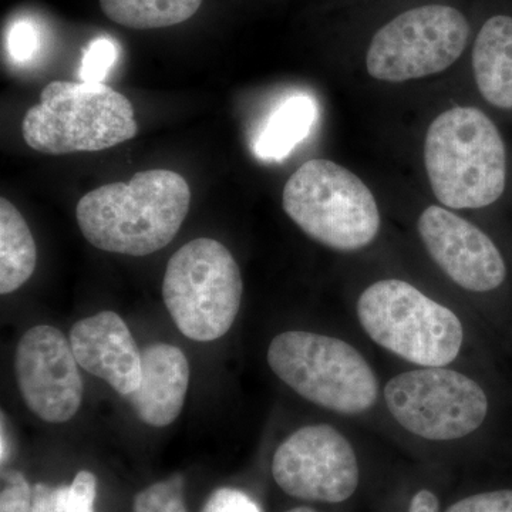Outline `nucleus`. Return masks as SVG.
Masks as SVG:
<instances>
[{
  "mask_svg": "<svg viewBox=\"0 0 512 512\" xmlns=\"http://www.w3.org/2000/svg\"><path fill=\"white\" fill-rule=\"evenodd\" d=\"M137 131L130 100L113 87L62 80L47 84L22 124L26 144L50 156L106 150Z\"/></svg>",
  "mask_w": 512,
  "mask_h": 512,
  "instance_id": "3",
  "label": "nucleus"
},
{
  "mask_svg": "<svg viewBox=\"0 0 512 512\" xmlns=\"http://www.w3.org/2000/svg\"><path fill=\"white\" fill-rule=\"evenodd\" d=\"M66 485L49 487L36 484L33 487L32 510L30 512H66Z\"/></svg>",
  "mask_w": 512,
  "mask_h": 512,
  "instance_id": "26",
  "label": "nucleus"
},
{
  "mask_svg": "<svg viewBox=\"0 0 512 512\" xmlns=\"http://www.w3.org/2000/svg\"><path fill=\"white\" fill-rule=\"evenodd\" d=\"M446 512H512V490L471 495L451 505Z\"/></svg>",
  "mask_w": 512,
  "mask_h": 512,
  "instance_id": "23",
  "label": "nucleus"
},
{
  "mask_svg": "<svg viewBox=\"0 0 512 512\" xmlns=\"http://www.w3.org/2000/svg\"><path fill=\"white\" fill-rule=\"evenodd\" d=\"M117 46L110 39H96L84 52L80 79L87 83H104L117 60Z\"/></svg>",
  "mask_w": 512,
  "mask_h": 512,
  "instance_id": "20",
  "label": "nucleus"
},
{
  "mask_svg": "<svg viewBox=\"0 0 512 512\" xmlns=\"http://www.w3.org/2000/svg\"><path fill=\"white\" fill-rule=\"evenodd\" d=\"M37 264L32 232L18 208L0 198V293L18 291L29 281Z\"/></svg>",
  "mask_w": 512,
  "mask_h": 512,
  "instance_id": "17",
  "label": "nucleus"
},
{
  "mask_svg": "<svg viewBox=\"0 0 512 512\" xmlns=\"http://www.w3.org/2000/svg\"><path fill=\"white\" fill-rule=\"evenodd\" d=\"M79 366L127 397L141 382V352L126 322L104 311L79 320L70 333Z\"/></svg>",
  "mask_w": 512,
  "mask_h": 512,
  "instance_id": "13",
  "label": "nucleus"
},
{
  "mask_svg": "<svg viewBox=\"0 0 512 512\" xmlns=\"http://www.w3.org/2000/svg\"><path fill=\"white\" fill-rule=\"evenodd\" d=\"M286 512H316V511H313L312 508H308V507H298V508H293V510H289Z\"/></svg>",
  "mask_w": 512,
  "mask_h": 512,
  "instance_id": "29",
  "label": "nucleus"
},
{
  "mask_svg": "<svg viewBox=\"0 0 512 512\" xmlns=\"http://www.w3.org/2000/svg\"><path fill=\"white\" fill-rule=\"evenodd\" d=\"M33 490L20 471H2L0 512H30Z\"/></svg>",
  "mask_w": 512,
  "mask_h": 512,
  "instance_id": "21",
  "label": "nucleus"
},
{
  "mask_svg": "<svg viewBox=\"0 0 512 512\" xmlns=\"http://www.w3.org/2000/svg\"><path fill=\"white\" fill-rule=\"evenodd\" d=\"M282 205L308 237L338 251H357L375 241L380 212L375 197L352 171L315 158L289 178Z\"/></svg>",
  "mask_w": 512,
  "mask_h": 512,
  "instance_id": "4",
  "label": "nucleus"
},
{
  "mask_svg": "<svg viewBox=\"0 0 512 512\" xmlns=\"http://www.w3.org/2000/svg\"><path fill=\"white\" fill-rule=\"evenodd\" d=\"M72 345L53 326L26 330L15 353L23 402L47 423H66L79 412L83 380Z\"/></svg>",
  "mask_w": 512,
  "mask_h": 512,
  "instance_id": "11",
  "label": "nucleus"
},
{
  "mask_svg": "<svg viewBox=\"0 0 512 512\" xmlns=\"http://www.w3.org/2000/svg\"><path fill=\"white\" fill-rule=\"evenodd\" d=\"M272 476L299 500L343 503L359 484L355 450L328 424L302 427L276 448Z\"/></svg>",
  "mask_w": 512,
  "mask_h": 512,
  "instance_id": "10",
  "label": "nucleus"
},
{
  "mask_svg": "<svg viewBox=\"0 0 512 512\" xmlns=\"http://www.w3.org/2000/svg\"><path fill=\"white\" fill-rule=\"evenodd\" d=\"M409 512H440L439 500L431 491L421 490L414 495Z\"/></svg>",
  "mask_w": 512,
  "mask_h": 512,
  "instance_id": "27",
  "label": "nucleus"
},
{
  "mask_svg": "<svg viewBox=\"0 0 512 512\" xmlns=\"http://www.w3.org/2000/svg\"><path fill=\"white\" fill-rule=\"evenodd\" d=\"M268 363L303 399L342 414L375 406L379 386L365 357L343 340L289 330L272 340Z\"/></svg>",
  "mask_w": 512,
  "mask_h": 512,
  "instance_id": "7",
  "label": "nucleus"
},
{
  "mask_svg": "<svg viewBox=\"0 0 512 512\" xmlns=\"http://www.w3.org/2000/svg\"><path fill=\"white\" fill-rule=\"evenodd\" d=\"M190 386V365L183 350L156 343L141 352V382L126 399L148 426H170L178 419Z\"/></svg>",
  "mask_w": 512,
  "mask_h": 512,
  "instance_id": "14",
  "label": "nucleus"
},
{
  "mask_svg": "<svg viewBox=\"0 0 512 512\" xmlns=\"http://www.w3.org/2000/svg\"><path fill=\"white\" fill-rule=\"evenodd\" d=\"M318 119L315 100L306 94L286 97L269 114L255 138L254 151L264 161H282L311 134Z\"/></svg>",
  "mask_w": 512,
  "mask_h": 512,
  "instance_id": "16",
  "label": "nucleus"
},
{
  "mask_svg": "<svg viewBox=\"0 0 512 512\" xmlns=\"http://www.w3.org/2000/svg\"><path fill=\"white\" fill-rule=\"evenodd\" d=\"M419 234L448 278L471 292H490L503 284V256L480 228L451 211L431 205L420 215Z\"/></svg>",
  "mask_w": 512,
  "mask_h": 512,
  "instance_id": "12",
  "label": "nucleus"
},
{
  "mask_svg": "<svg viewBox=\"0 0 512 512\" xmlns=\"http://www.w3.org/2000/svg\"><path fill=\"white\" fill-rule=\"evenodd\" d=\"M113 22L137 30L170 28L191 19L202 0H99Z\"/></svg>",
  "mask_w": 512,
  "mask_h": 512,
  "instance_id": "18",
  "label": "nucleus"
},
{
  "mask_svg": "<svg viewBox=\"0 0 512 512\" xmlns=\"http://www.w3.org/2000/svg\"><path fill=\"white\" fill-rule=\"evenodd\" d=\"M37 32L28 20H20L8 33V53L16 63H26L35 56L37 50Z\"/></svg>",
  "mask_w": 512,
  "mask_h": 512,
  "instance_id": "25",
  "label": "nucleus"
},
{
  "mask_svg": "<svg viewBox=\"0 0 512 512\" xmlns=\"http://www.w3.org/2000/svg\"><path fill=\"white\" fill-rule=\"evenodd\" d=\"M96 495V476L87 470L79 471L67 488L66 512H94Z\"/></svg>",
  "mask_w": 512,
  "mask_h": 512,
  "instance_id": "22",
  "label": "nucleus"
},
{
  "mask_svg": "<svg viewBox=\"0 0 512 512\" xmlns=\"http://www.w3.org/2000/svg\"><path fill=\"white\" fill-rule=\"evenodd\" d=\"M474 76L485 100L512 110V18L494 16L478 33L473 52Z\"/></svg>",
  "mask_w": 512,
  "mask_h": 512,
  "instance_id": "15",
  "label": "nucleus"
},
{
  "mask_svg": "<svg viewBox=\"0 0 512 512\" xmlns=\"http://www.w3.org/2000/svg\"><path fill=\"white\" fill-rule=\"evenodd\" d=\"M470 26L451 6H421L383 26L367 50V72L380 82L402 83L444 72L466 49Z\"/></svg>",
  "mask_w": 512,
  "mask_h": 512,
  "instance_id": "8",
  "label": "nucleus"
},
{
  "mask_svg": "<svg viewBox=\"0 0 512 512\" xmlns=\"http://www.w3.org/2000/svg\"><path fill=\"white\" fill-rule=\"evenodd\" d=\"M424 164L437 200L456 210L494 204L507 183L500 131L474 107H454L430 124Z\"/></svg>",
  "mask_w": 512,
  "mask_h": 512,
  "instance_id": "2",
  "label": "nucleus"
},
{
  "mask_svg": "<svg viewBox=\"0 0 512 512\" xmlns=\"http://www.w3.org/2000/svg\"><path fill=\"white\" fill-rule=\"evenodd\" d=\"M241 271L217 239L197 238L178 249L165 269L163 299L188 339L212 342L234 325L241 308Z\"/></svg>",
  "mask_w": 512,
  "mask_h": 512,
  "instance_id": "6",
  "label": "nucleus"
},
{
  "mask_svg": "<svg viewBox=\"0 0 512 512\" xmlns=\"http://www.w3.org/2000/svg\"><path fill=\"white\" fill-rule=\"evenodd\" d=\"M10 454H12V444H10L8 420H6L5 413L2 412V434H0V463H2V467L8 463Z\"/></svg>",
  "mask_w": 512,
  "mask_h": 512,
  "instance_id": "28",
  "label": "nucleus"
},
{
  "mask_svg": "<svg viewBox=\"0 0 512 512\" xmlns=\"http://www.w3.org/2000/svg\"><path fill=\"white\" fill-rule=\"evenodd\" d=\"M201 512H262L255 500L244 491L220 488L214 491Z\"/></svg>",
  "mask_w": 512,
  "mask_h": 512,
  "instance_id": "24",
  "label": "nucleus"
},
{
  "mask_svg": "<svg viewBox=\"0 0 512 512\" xmlns=\"http://www.w3.org/2000/svg\"><path fill=\"white\" fill-rule=\"evenodd\" d=\"M357 316L377 345L414 365H450L463 346L456 313L399 279L370 285L357 301Z\"/></svg>",
  "mask_w": 512,
  "mask_h": 512,
  "instance_id": "5",
  "label": "nucleus"
},
{
  "mask_svg": "<svg viewBox=\"0 0 512 512\" xmlns=\"http://www.w3.org/2000/svg\"><path fill=\"white\" fill-rule=\"evenodd\" d=\"M191 190L175 171H141L130 183L87 192L76 220L87 242L113 254L146 256L167 247L190 211Z\"/></svg>",
  "mask_w": 512,
  "mask_h": 512,
  "instance_id": "1",
  "label": "nucleus"
},
{
  "mask_svg": "<svg viewBox=\"0 0 512 512\" xmlns=\"http://www.w3.org/2000/svg\"><path fill=\"white\" fill-rule=\"evenodd\" d=\"M384 400L410 433L434 441L457 440L484 423L488 400L480 384L456 370L426 367L393 377Z\"/></svg>",
  "mask_w": 512,
  "mask_h": 512,
  "instance_id": "9",
  "label": "nucleus"
},
{
  "mask_svg": "<svg viewBox=\"0 0 512 512\" xmlns=\"http://www.w3.org/2000/svg\"><path fill=\"white\" fill-rule=\"evenodd\" d=\"M133 512H187L183 477L174 476L140 491L134 497Z\"/></svg>",
  "mask_w": 512,
  "mask_h": 512,
  "instance_id": "19",
  "label": "nucleus"
}]
</instances>
